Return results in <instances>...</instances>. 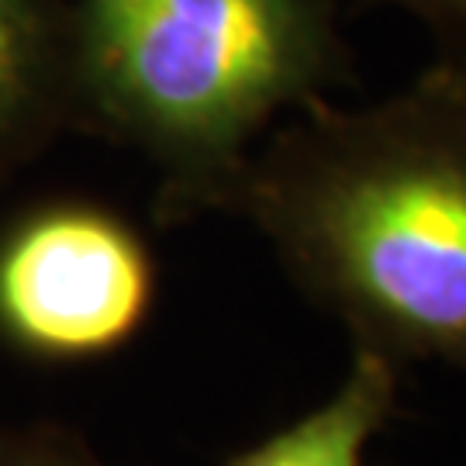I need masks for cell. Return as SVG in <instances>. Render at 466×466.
<instances>
[{
    "label": "cell",
    "instance_id": "6da1fadb",
    "mask_svg": "<svg viewBox=\"0 0 466 466\" xmlns=\"http://www.w3.org/2000/svg\"><path fill=\"white\" fill-rule=\"evenodd\" d=\"M232 215L352 350L466 377V66L439 59L367 107L290 115L256 149Z\"/></svg>",
    "mask_w": 466,
    "mask_h": 466
},
{
    "label": "cell",
    "instance_id": "7a4b0ae2",
    "mask_svg": "<svg viewBox=\"0 0 466 466\" xmlns=\"http://www.w3.org/2000/svg\"><path fill=\"white\" fill-rule=\"evenodd\" d=\"M342 0H66L73 107L159 177L163 221L228 211L280 121L352 80Z\"/></svg>",
    "mask_w": 466,
    "mask_h": 466
},
{
    "label": "cell",
    "instance_id": "3957f363",
    "mask_svg": "<svg viewBox=\"0 0 466 466\" xmlns=\"http://www.w3.org/2000/svg\"><path fill=\"white\" fill-rule=\"evenodd\" d=\"M156 263L121 215L52 200L0 232V342L46 363L111 356L142 332Z\"/></svg>",
    "mask_w": 466,
    "mask_h": 466
},
{
    "label": "cell",
    "instance_id": "277c9868",
    "mask_svg": "<svg viewBox=\"0 0 466 466\" xmlns=\"http://www.w3.org/2000/svg\"><path fill=\"white\" fill-rule=\"evenodd\" d=\"M73 107L66 0H0V173Z\"/></svg>",
    "mask_w": 466,
    "mask_h": 466
},
{
    "label": "cell",
    "instance_id": "5b68a950",
    "mask_svg": "<svg viewBox=\"0 0 466 466\" xmlns=\"http://www.w3.org/2000/svg\"><path fill=\"white\" fill-rule=\"evenodd\" d=\"M400 370L383 356L352 350L346 380L308 415L263 442L232 452L225 466H363L373 435L398 415Z\"/></svg>",
    "mask_w": 466,
    "mask_h": 466
},
{
    "label": "cell",
    "instance_id": "8992f818",
    "mask_svg": "<svg viewBox=\"0 0 466 466\" xmlns=\"http://www.w3.org/2000/svg\"><path fill=\"white\" fill-rule=\"evenodd\" d=\"M0 466H104L86 450L84 439L49 429V425H25V429H0Z\"/></svg>",
    "mask_w": 466,
    "mask_h": 466
},
{
    "label": "cell",
    "instance_id": "52a82bcc",
    "mask_svg": "<svg viewBox=\"0 0 466 466\" xmlns=\"http://www.w3.org/2000/svg\"><path fill=\"white\" fill-rule=\"evenodd\" d=\"M421 21L442 42V59L466 66V0H383Z\"/></svg>",
    "mask_w": 466,
    "mask_h": 466
}]
</instances>
